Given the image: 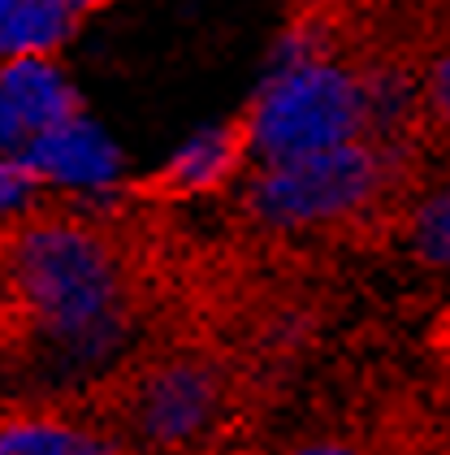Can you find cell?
Masks as SVG:
<instances>
[{
	"label": "cell",
	"instance_id": "6da1fadb",
	"mask_svg": "<svg viewBox=\"0 0 450 455\" xmlns=\"http://www.w3.org/2000/svg\"><path fill=\"white\" fill-rule=\"evenodd\" d=\"M0 274L27 339L66 351H108L130 316L126 256L83 217H31L0 239Z\"/></svg>",
	"mask_w": 450,
	"mask_h": 455
},
{
	"label": "cell",
	"instance_id": "7a4b0ae2",
	"mask_svg": "<svg viewBox=\"0 0 450 455\" xmlns=\"http://www.w3.org/2000/svg\"><path fill=\"white\" fill-rule=\"evenodd\" d=\"M104 412L113 417L108 434L130 455H191L221 434L230 382L208 351H156L104 386Z\"/></svg>",
	"mask_w": 450,
	"mask_h": 455
},
{
	"label": "cell",
	"instance_id": "3957f363",
	"mask_svg": "<svg viewBox=\"0 0 450 455\" xmlns=\"http://www.w3.org/2000/svg\"><path fill=\"white\" fill-rule=\"evenodd\" d=\"M407 148L355 140L329 152L264 165L247 187V212L277 230H312L329 221H355L385 209L394 178H403Z\"/></svg>",
	"mask_w": 450,
	"mask_h": 455
},
{
	"label": "cell",
	"instance_id": "277c9868",
	"mask_svg": "<svg viewBox=\"0 0 450 455\" xmlns=\"http://www.w3.org/2000/svg\"><path fill=\"white\" fill-rule=\"evenodd\" d=\"M242 117L251 131V156L264 165L368 140L364 78L334 57L281 61V70L242 108Z\"/></svg>",
	"mask_w": 450,
	"mask_h": 455
},
{
	"label": "cell",
	"instance_id": "5b68a950",
	"mask_svg": "<svg viewBox=\"0 0 450 455\" xmlns=\"http://www.w3.org/2000/svg\"><path fill=\"white\" fill-rule=\"evenodd\" d=\"M247 156H251V131H247V117L239 113V117L212 126L204 135H195L182 152H173L156 174L130 182L126 196L147 200V204L195 200V196H208V191H221L242 170Z\"/></svg>",
	"mask_w": 450,
	"mask_h": 455
},
{
	"label": "cell",
	"instance_id": "8992f818",
	"mask_svg": "<svg viewBox=\"0 0 450 455\" xmlns=\"http://www.w3.org/2000/svg\"><path fill=\"white\" fill-rule=\"evenodd\" d=\"M39 182H78V187H108L117 178V148L104 140L91 122L74 117L57 131H43L22 143L18 156Z\"/></svg>",
	"mask_w": 450,
	"mask_h": 455
},
{
	"label": "cell",
	"instance_id": "52a82bcc",
	"mask_svg": "<svg viewBox=\"0 0 450 455\" xmlns=\"http://www.w3.org/2000/svg\"><path fill=\"white\" fill-rule=\"evenodd\" d=\"M0 455H130L104 425L52 408L0 412Z\"/></svg>",
	"mask_w": 450,
	"mask_h": 455
},
{
	"label": "cell",
	"instance_id": "ba28073f",
	"mask_svg": "<svg viewBox=\"0 0 450 455\" xmlns=\"http://www.w3.org/2000/svg\"><path fill=\"white\" fill-rule=\"evenodd\" d=\"M0 96L13 105L27 140L78 117V92L48 57H13L0 66Z\"/></svg>",
	"mask_w": 450,
	"mask_h": 455
},
{
	"label": "cell",
	"instance_id": "9c48e42d",
	"mask_svg": "<svg viewBox=\"0 0 450 455\" xmlns=\"http://www.w3.org/2000/svg\"><path fill=\"white\" fill-rule=\"evenodd\" d=\"M74 31L61 0H0V57H48Z\"/></svg>",
	"mask_w": 450,
	"mask_h": 455
},
{
	"label": "cell",
	"instance_id": "30bf717a",
	"mask_svg": "<svg viewBox=\"0 0 450 455\" xmlns=\"http://www.w3.org/2000/svg\"><path fill=\"white\" fill-rule=\"evenodd\" d=\"M407 247H412L415 260H424L433 269H450V178L412 209Z\"/></svg>",
	"mask_w": 450,
	"mask_h": 455
},
{
	"label": "cell",
	"instance_id": "8fae6325",
	"mask_svg": "<svg viewBox=\"0 0 450 455\" xmlns=\"http://www.w3.org/2000/svg\"><path fill=\"white\" fill-rule=\"evenodd\" d=\"M420 83H424V113H433V122L450 131V48L433 57V66Z\"/></svg>",
	"mask_w": 450,
	"mask_h": 455
},
{
	"label": "cell",
	"instance_id": "7c38bea8",
	"mask_svg": "<svg viewBox=\"0 0 450 455\" xmlns=\"http://www.w3.org/2000/svg\"><path fill=\"white\" fill-rule=\"evenodd\" d=\"M35 187H39V178L18 156H0V212H18L31 200Z\"/></svg>",
	"mask_w": 450,
	"mask_h": 455
},
{
	"label": "cell",
	"instance_id": "4fadbf2b",
	"mask_svg": "<svg viewBox=\"0 0 450 455\" xmlns=\"http://www.w3.org/2000/svg\"><path fill=\"white\" fill-rule=\"evenodd\" d=\"M286 455H364L359 447H351L343 438H312V443H299V447H290Z\"/></svg>",
	"mask_w": 450,
	"mask_h": 455
},
{
	"label": "cell",
	"instance_id": "5bb4252c",
	"mask_svg": "<svg viewBox=\"0 0 450 455\" xmlns=\"http://www.w3.org/2000/svg\"><path fill=\"white\" fill-rule=\"evenodd\" d=\"M0 143L4 148H18V143H27V131H22V122H18V113L13 105L0 96Z\"/></svg>",
	"mask_w": 450,
	"mask_h": 455
},
{
	"label": "cell",
	"instance_id": "9a60e30c",
	"mask_svg": "<svg viewBox=\"0 0 450 455\" xmlns=\"http://www.w3.org/2000/svg\"><path fill=\"white\" fill-rule=\"evenodd\" d=\"M61 4H66L74 18H78V13H87V9H100V4H108V0H61Z\"/></svg>",
	"mask_w": 450,
	"mask_h": 455
}]
</instances>
